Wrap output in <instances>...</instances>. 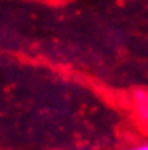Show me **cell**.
<instances>
[{"mask_svg": "<svg viewBox=\"0 0 148 150\" xmlns=\"http://www.w3.org/2000/svg\"><path fill=\"white\" fill-rule=\"evenodd\" d=\"M138 103H140V105H138V111H140V114L148 121V103L147 101H138Z\"/></svg>", "mask_w": 148, "mask_h": 150, "instance_id": "1", "label": "cell"}, {"mask_svg": "<svg viewBox=\"0 0 148 150\" xmlns=\"http://www.w3.org/2000/svg\"><path fill=\"white\" fill-rule=\"evenodd\" d=\"M138 150H148V144H142V145H137Z\"/></svg>", "mask_w": 148, "mask_h": 150, "instance_id": "2", "label": "cell"}]
</instances>
